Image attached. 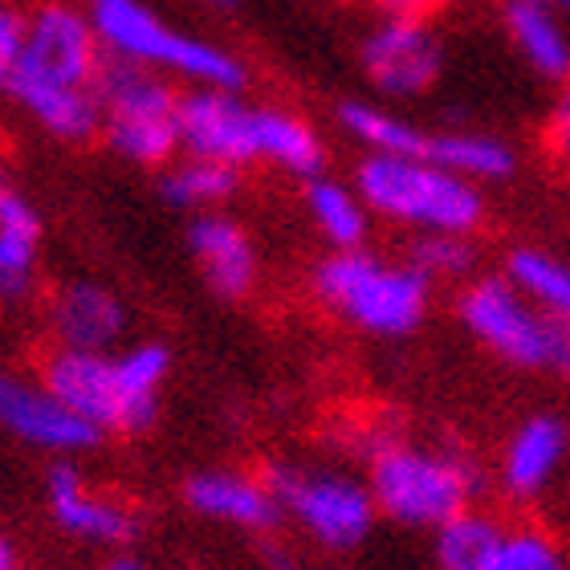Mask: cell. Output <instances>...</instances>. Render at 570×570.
Segmentation results:
<instances>
[{
    "mask_svg": "<svg viewBox=\"0 0 570 570\" xmlns=\"http://www.w3.org/2000/svg\"><path fill=\"white\" fill-rule=\"evenodd\" d=\"M102 61L107 46L90 12L70 0H41L29 12L24 53L4 95L53 139L90 142L102 135V102H98Z\"/></svg>",
    "mask_w": 570,
    "mask_h": 570,
    "instance_id": "6da1fadb",
    "label": "cell"
},
{
    "mask_svg": "<svg viewBox=\"0 0 570 570\" xmlns=\"http://www.w3.org/2000/svg\"><path fill=\"white\" fill-rule=\"evenodd\" d=\"M367 485L380 518L407 530H436L456 513L473 510L485 476L461 449L380 436L367 456Z\"/></svg>",
    "mask_w": 570,
    "mask_h": 570,
    "instance_id": "7a4b0ae2",
    "label": "cell"
},
{
    "mask_svg": "<svg viewBox=\"0 0 570 570\" xmlns=\"http://www.w3.org/2000/svg\"><path fill=\"white\" fill-rule=\"evenodd\" d=\"M358 196L367 200L371 216L407 233H461L473 237L485 225V191L464 176L444 167L412 159V155H363L355 164Z\"/></svg>",
    "mask_w": 570,
    "mask_h": 570,
    "instance_id": "3957f363",
    "label": "cell"
},
{
    "mask_svg": "<svg viewBox=\"0 0 570 570\" xmlns=\"http://www.w3.org/2000/svg\"><path fill=\"white\" fill-rule=\"evenodd\" d=\"M309 289L334 318L371 334L404 338L420 331L432 306V282L407 262H383L371 249H331L309 274Z\"/></svg>",
    "mask_w": 570,
    "mask_h": 570,
    "instance_id": "277c9868",
    "label": "cell"
},
{
    "mask_svg": "<svg viewBox=\"0 0 570 570\" xmlns=\"http://www.w3.org/2000/svg\"><path fill=\"white\" fill-rule=\"evenodd\" d=\"M86 12L95 21L110 58L139 61L147 70L179 78L188 86H220V90H245L249 70L237 53L213 46L204 37L179 33L151 4L142 0H86Z\"/></svg>",
    "mask_w": 570,
    "mask_h": 570,
    "instance_id": "5b68a950",
    "label": "cell"
},
{
    "mask_svg": "<svg viewBox=\"0 0 570 570\" xmlns=\"http://www.w3.org/2000/svg\"><path fill=\"white\" fill-rule=\"evenodd\" d=\"M456 318L501 363L570 380V322L538 309L505 274L469 277L456 294Z\"/></svg>",
    "mask_w": 570,
    "mask_h": 570,
    "instance_id": "8992f818",
    "label": "cell"
},
{
    "mask_svg": "<svg viewBox=\"0 0 570 570\" xmlns=\"http://www.w3.org/2000/svg\"><path fill=\"white\" fill-rule=\"evenodd\" d=\"M179 98L167 73L139 61L107 58L98 73L102 102V142L135 167H167L184 151L179 139Z\"/></svg>",
    "mask_w": 570,
    "mask_h": 570,
    "instance_id": "52a82bcc",
    "label": "cell"
},
{
    "mask_svg": "<svg viewBox=\"0 0 570 570\" xmlns=\"http://www.w3.org/2000/svg\"><path fill=\"white\" fill-rule=\"evenodd\" d=\"M262 476L282 501L285 518L326 550H355L358 542H367V534L380 522L371 485L343 469L274 461L265 464Z\"/></svg>",
    "mask_w": 570,
    "mask_h": 570,
    "instance_id": "ba28073f",
    "label": "cell"
},
{
    "mask_svg": "<svg viewBox=\"0 0 570 570\" xmlns=\"http://www.w3.org/2000/svg\"><path fill=\"white\" fill-rule=\"evenodd\" d=\"M358 70L383 102H412L444 78V41L424 17H383L358 46Z\"/></svg>",
    "mask_w": 570,
    "mask_h": 570,
    "instance_id": "9c48e42d",
    "label": "cell"
},
{
    "mask_svg": "<svg viewBox=\"0 0 570 570\" xmlns=\"http://www.w3.org/2000/svg\"><path fill=\"white\" fill-rule=\"evenodd\" d=\"M179 139L184 155H200L245 171L262 164V107L240 98V90L188 86L179 98Z\"/></svg>",
    "mask_w": 570,
    "mask_h": 570,
    "instance_id": "30bf717a",
    "label": "cell"
},
{
    "mask_svg": "<svg viewBox=\"0 0 570 570\" xmlns=\"http://www.w3.org/2000/svg\"><path fill=\"white\" fill-rule=\"evenodd\" d=\"M0 428L9 436L24 440L33 449L58 452V456L86 452L102 440V432L86 424L82 416H73L46 383L24 380L17 371H0Z\"/></svg>",
    "mask_w": 570,
    "mask_h": 570,
    "instance_id": "8fae6325",
    "label": "cell"
},
{
    "mask_svg": "<svg viewBox=\"0 0 570 570\" xmlns=\"http://www.w3.org/2000/svg\"><path fill=\"white\" fill-rule=\"evenodd\" d=\"M184 505L196 518L216 525H233L245 534H274L285 522L282 501L265 485L262 473H240V469H200L184 481Z\"/></svg>",
    "mask_w": 570,
    "mask_h": 570,
    "instance_id": "7c38bea8",
    "label": "cell"
},
{
    "mask_svg": "<svg viewBox=\"0 0 570 570\" xmlns=\"http://www.w3.org/2000/svg\"><path fill=\"white\" fill-rule=\"evenodd\" d=\"M41 383L70 407L73 416L95 424L102 436L107 432H122V392L115 355L53 346L46 363H41Z\"/></svg>",
    "mask_w": 570,
    "mask_h": 570,
    "instance_id": "4fadbf2b",
    "label": "cell"
},
{
    "mask_svg": "<svg viewBox=\"0 0 570 570\" xmlns=\"http://www.w3.org/2000/svg\"><path fill=\"white\" fill-rule=\"evenodd\" d=\"M570 456V424L554 412H534L505 436L498 461V489L513 505H530L554 485Z\"/></svg>",
    "mask_w": 570,
    "mask_h": 570,
    "instance_id": "5bb4252c",
    "label": "cell"
},
{
    "mask_svg": "<svg viewBox=\"0 0 570 570\" xmlns=\"http://www.w3.org/2000/svg\"><path fill=\"white\" fill-rule=\"evenodd\" d=\"M188 253L216 297L240 302L262 277L257 245L228 213H196L188 225Z\"/></svg>",
    "mask_w": 570,
    "mask_h": 570,
    "instance_id": "9a60e30c",
    "label": "cell"
},
{
    "mask_svg": "<svg viewBox=\"0 0 570 570\" xmlns=\"http://www.w3.org/2000/svg\"><path fill=\"white\" fill-rule=\"evenodd\" d=\"M127 306L115 289L102 282H66L49 297V334L58 346L70 351H98L107 355L127 334Z\"/></svg>",
    "mask_w": 570,
    "mask_h": 570,
    "instance_id": "2e32d148",
    "label": "cell"
},
{
    "mask_svg": "<svg viewBox=\"0 0 570 570\" xmlns=\"http://www.w3.org/2000/svg\"><path fill=\"white\" fill-rule=\"evenodd\" d=\"M46 501H49V518H53L66 534L86 538V542L122 547V542H131L135 530H139L131 505H122V501L107 498V493H95V489L82 481V473L66 461L49 469Z\"/></svg>",
    "mask_w": 570,
    "mask_h": 570,
    "instance_id": "e0dca14e",
    "label": "cell"
},
{
    "mask_svg": "<svg viewBox=\"0 0 570 570\" xmlns=\"http://www.w3.org/2000/svg\"><path fill=\"white\" fill-rule=\"evenodd\" d=\"M501 29L542 82H570V21L550 0H501Z\"/></svg>",
    "mask_w": 570,
    "mask_h": 570,
    "instance_id": "ac0fdd59",
    "label": "cell"
},
{
    "mask_svg": "<svg viewBox=\"0 0 570 570\" xmlns=\"http://www.w3.org/2000/svg\"><path fill=\"white\" fill-rule=\"evenodd\" d=\"M41 265V216L21 191L0 196V306H21L33 294Z\"/></svg>",
    "mask_w": 570,
    "mask_h": 570,
    "instance_id": "d6986e66",
    "label": "cell"
},
{
    "mask_svg": "<svg viewBox=\"0 0 570 570\" xmlns=\"http://www.w3.org/2000/svg\"><path fill=\"white\" fill-rule=\"evenodd\" d=\"M428 164L444 167L452 176H464L473 184H501L518 171V151L513 142L498 139L489 131H469V127H440V131H428L424 155Z\"/></svg>",
    "mask_w": 570,
    "mask_h": 570,
    "instance_id": "ffe728a7",
    "label": "cell"
},
{
    "mask_svg": "<svg viewBox=\"0 0 570 570\" xmlns=\"http://www.w3.org/2000/svg\"><path fill=\"white\" fill-rule=\"evenodd\" d=\"M302 200H306L309 225L318 228V237L338 249H367V233H371V208L367 200L358 196L355 184H343L334 176H314L306 179L302 188Z\"/></svg>",
    "mask_w": 570,
    "mask_h": 570,
    "instance_id": "44dd1931",
    "label": "cell"
},
{
    "mask_svg": "<svg viewBox=\"0 0 570 570\" xmlns=\"http://www.w3.org/2000/svg\"><path fill=\"white\" fill-rule=\"evenodd\" d=\"M115 371H119V392H122V432H147L159 416V392L171 371V351L155 338L131 343L127 351L115 355Z\"/></svg>",
    "mask_w": 570,
    "mask_h": 570,
    "instance_id": "7402d4cb",
    "label": "cell"
},
{
    "mask_svg": "<svg viewBox=\"0 0 570 570\" xmlns=\"http://www.w3.org/2000/svg\"><path fill=\"white\" fill-rule=\"evenodd\" d=\"M338 127L363 147L367 155H424L428 127L416 119H407L404 110H395L392 102H343L338 107Z\"/></svg>",
    "mask_w": 570,
    "mask_h": 570,
    "instance_id": "603a6c76",
    "label": "cell"
},
{
    "mask_svg": "<svg viewBox=\"0 0 570 570\" xmlns=\"http://www.w3.org/2000/svg\"><path fill=\"white\" fill-rule=\"evenodd\" d=\"M240 191V171L216 159H200V155H184L176 164L164 167L159 176V196L171 208L184 213H220V204H228Z\"/></svg>",
    "mask_w": 570,
    "mask_h": 570,
    "instance_id": "cb8c5ba5",
    "label": "cell"
},
{
    "mask_svg": "<svg viewBox=\"0 0 570 570\" xmlns=\"http://www.w3.org/2000/svg\"><path fill=\"white\" fill-rule=\"evenodd\" d=\"M262 164L285 176L314 179L326 167V142L302 115L285 107H262Z\"/></svg>",
    "mask_w": 570,
    "mask_h": 570,
    "instance_id": "d4e9b609",
    "label": "cell"
},
{
    "mask_svg": "<svg viewBox=\"0 0 570 570\" xmlns=\"http://www.w3.org/2000/svg\"><path fill=\"white\" fill-rule=\"evenodd\" d=\"M505 277L538 309H547L550 318L570 322V262L547 249H534V245H522L505 257Z\"/></svg>",
    "mask_w": 570,
    "mask_h": 570,
    "instance_id": "484cf974",
    "label": "cell"
},
{
    "mask_svg": "<svg viewBox=\"0 0 570 570\" xmlns=\"http://www.w3.org/2000/svg\"><path fill=\"white\" fill-rule=\"evenodd\" d=\"M501 518L485 510H464L456 518H449L444 525L432 530V559L436 570H481L489 559V550L501 534Z\"/></svg>",
    "mask_w": 570,
    "mask_h": 570,
    "instance_id": "4316f807",
    "label": "cell"
},
{
    "mask_svg": "<svg viewBox=\"0 0 570 570\" xmlns=\"http://www.w3.org/2000/svg\"><path fill=\"white\" fill-rule=\"evenodd\" d=\"M481 570H567L559 538L534 522H505Z\"/></svg>",
    "mask_w": 570,
    "mask_h": 570,
    "instance_id": "83f0119b",
    "label": "cell"
},
{
    "mask_svg": "<svg viewBox=\"0 0 570 570\" xmlns=\"http://www.w3.org/2000/svg\"><path fill=\"white\" fill-rule=\"evenodd\" d=\"M407 265L420 269L432 285L469 282L476 265V245L473 237H461V233H424L407 245Z\"/></svg>",
    "mask_w": 570,
    "mask_h": 570,
    "instance_id": "f1b7e54d",
    "label": "cell"
},
{
    "mask_svg": "<svg viewBox=\"0 0 570 570\" xmlns=\"http://www.w3.org/2000/svg\"><path fill=\"white\" fill-rule=\"evenodd\" d=\"M24 37H29V17L21 9H12L9 0H0V95L9 86L12 70L24 53Z\"/></svg>",
    "mask_w": 570,
    "mask_h": 570,
    "instance_id": "f546056e",
    "label": "cell"
},
{
    "mask_svg": "<svg viewBox=\"0 0 570 570\" xmlns=\"http://www.w3.org/2000/svg\"><path fill=\"white\" fill-rule=\"evenodd\" d=\"M542 147H547L550 164L570 171V82L562 86L559 102L550 107L547 127H542Z\"/></svg>",
    "mask_w": 570,
    "mask_h": 570,
    "instance_id": "4dcf8cb0",
    "label": "cell"
},
{
    "mask_svg": "<svg viewBox=\"0 0 570 570\" xmlns=\"http://www.w3.org/2000/svg\"><path fill=\"white\" fill-rule=\"evenodd\" d=\"M371 4L383 17H424V21H432V12L449 9L452 0H371Z\"/></svg>",
    "mask_w": 570,
    "mask_h": 570,
    "instance_id": "1f68e13d",
    "label": "cell"
},
{
    "mask_svg": "<svg viewBox=\"0 0 570 570\" xmlns=\"http://www.w3.org/2000/svg\"><path fill=\"white\" fill-rule=\"evenodd\" d=\"M265 567H269V570H302V562H297L289 550L269 547V550H265Z\"/></svg>",
    "mask_w": 570,
    "mask_h": 570,
    "instance_id": "d6a6232c",
    "label": "cell"
},
{
    "mask_svg": "<svg viewBox=\"0 0 570 570\" xmlns=\"http://www.w3.org/2000/svg\"><path fill=\"white\" fill-rule=\"evenodd\" d=\"M21 562H17V550H12V542L4 534H0V570H17Z\"/></svg>",
    "mask_w": 570,
    "mask_h": 570,
    "instance_id": "836d02e7",
    "label": "cell"
},
{
    "mask_svg": "<svg viewBox=\"0 0 570 570\" xmlns=\"http://www.w3.org/2000/svg\"><path fill=\"white\" fill-rule=\"evenodd\" d=\"M102 570H147L142 562H135V559H110Z\"/></svg>",
    "mask_w": 570,
    "mask_h": 570,
    "instance_id": "e575fe53",
    "label": "cell"
},
{
    "mask_svg": "<svg viewBox=\"0 0 570 570\" xmlns=\"http://www.w3.org/2000/svg\"><path fill=\"white\" fill-rule=\"evenodd\" d=\"M200 4H208V9H216V12H233L240 0H200Z\"/></svg>",
    "mask_w": 570,
    "mask_h": 570,
    "instance_id": "d590c367",
    "label": "cell"
},
{
    "mask_svg": "<svg viewBox=\"0 0 570 570\" xmlns=\"http://www.w3.org/2000/svg\"><path fill=\"white\" fill-rule=\"evenodd\" d=\"M550 4H554V9H559L562 17H567V21H570V0H550Z\"/></svg>",
    "mask_w": 570,
    "mask_h": 570,
    "instance_id": "8d00e7d4",
    "label": "cell"
},
{
    "mask_svg": "<svg viewBox=\"0 0 570 570\" xmlns=\"http://www.w3.org/2000/svg\"><path fill=\"white\" fill-rule=\"evenodd\" d=\"M4 188H9V184H4V171H0V196H4Z\"/></svg>",
    "mask_w": 570,
    "mask_h": 570,
    "instance_id": "74e56055",
    "label": "cell"
}]
</instances>
